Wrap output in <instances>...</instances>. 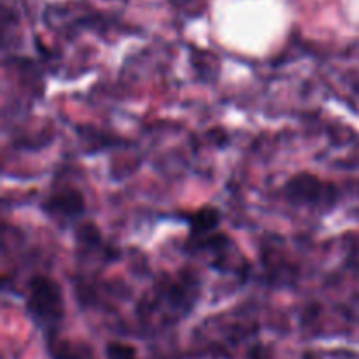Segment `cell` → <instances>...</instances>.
Returning a JSON list of instances; mask_svg holds the SVG:
<instances>
[{
    "label": "cell",
    "mask_w": 359,
    "mask_h": 359,
    "mask_svg": "<svg viewBox=\"0 0 359 359\" xmlns=\"http://www.w3.org/2000/svg\"><path fill=\"white\" fill-rule=\"evenodd\" d=\"M28 314L42 328H53L62 321L63 297L62 290L55 280L46 276H35L30 280Z\"/></svg>",
    "instance_id": "1"
},
{
    "label": "cell",
    "mask_w": 359,
    "mask_h": 359,
    "mask_svg": "<svg viewBox=\"0 0 359 359\" xmlns=\"http://www.w3.org/2000/svg\"><path fill=\"white\" fill-rule=\"evenodd\" d=\"M330 189L332 186L328 182H323L321 179L311 174H300L291 179L284 188L287 200L293 203H302V205H316L330 200Z\"/></svg>",
    "instance_id": "2"
},
{
    "label": "cell",
    "mask_w": 359,
    "mask_h": 359,
    "mask_svg": "<svg viewBox=\"0 0 359 359\" xmlns=\"http://www.w3.org/2000/svg\"><path fill=\"white\" fill-rule=\"evenodd\" d=\"M46 210L62 217H77L84 210V200L79 191H62L46 203Z\"/></svg>",
    "instance_id": "3"
},
{
    "label": "cell",
    "mask_w": 359,
    "mask_h": 359,
    "mask_svg": "<svg viewBox=\"0 0 359 359\" xmlns=\"http://www.w3.org/2000/svg\"><path fill=\"white\" fill-rule=\"evenodd\" d=\"M219 223V214L216 209H203L200 212L195 214V217L191 219V228L193 233H207V231H212L214 228Z\"/></svg>",
    "instance_id": "4"
},
{
    "label": "cell",
    "mask_w": 359,
    "mask_h": 359,
    "mask_svg": "<svg viewBox=\"0 0 359 359\" xmlns=\"http://www.w3.org/2000/svg\"><path fill=\"white\" fill-rule=\"evenodd\" d=\"M107 356L109 359H137L135 351L123 344H111L107 347Z\"/></svg>",
    "instance_id": "5"
}]
</instances>
